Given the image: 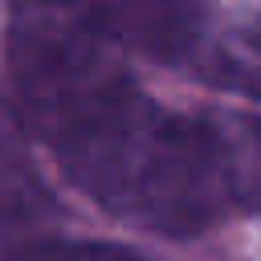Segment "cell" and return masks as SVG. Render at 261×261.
Listing matches in <instances>:
<instances>
[{
  "mask_svg": "<svg viewBox=\"0 0 261 261\" xmlns=\"http://www.w3.org/2000/svg\"><path fill=\"white\" fill-rule=\"evenodd\" d=\"M188 61L212 86L261 102V4L232 8L212 33H200Z\"/></svg>",
  "mask_w": 261,
  "mask_h": 261,
  "instance_id": "3957f363",
  "label": "cell"
},
{
  "mask_svg": "<svg viewBox=\"0 0 261 261\" xmlns=\"http://www.w3.org/2000/svg\"><path fill=\"white\" fill-rule=\"evenodd\" d=\"M220 147H224L228 204H241L261 216V118L220 122Z\"/></svg>",
  "mask_w": 261,
  "mask_h": 261,
  "instance_id": "5b68a950",
  "label": "cell"
},
{
  "mask_svg": "<svg viewBox=\"0 0 261 261\" xmlns=\"http://www.w3.org/2000/svg\"><path fill=\"white\" fill-rule=\"evenodd\" d=\"M8 69L33 130L77 192L147 232L192 237L228 208L220 118L143 94L73 0H16Z\"/></svg>",
  "mask_w": 261,
  "mask_h": 261,
  "instance_id": "6da1fadb",
  "label": "cell"
},
{
  "mask_svg": "<svg viewBox=\"0 0 261 261\" xmlns=\"http://www.w3.org/2000/svg\"><path fill=\"white\" fill-rule=\"evenodd\" d=\"M53 204L49 192L37 179V167L29 163L24 139L12 122V114L0 106V245L24 253L37 245V228L49 220Z\"/></svg>",
  "mask_w": 261,
  "mask_h": 261,
  "instance_id": "277c9868",
  "label": "cell"
},
{
  "mask_svg": "<svg viewBox=\"0 0 261 261\" xmlns=\"http://www.w3.org/2000/svg\"><path fill=\"white\" fill-rule=\"evenodd\" d=\"M12 261H147V257L110 241H37Z\"/></svg>",
  "mask_w": 261,
  "mask_h": 261,
  "instance_id": "8992f818",
  "label": "cell"
},
{
  "mask_svg": "<svg viewBox=\"0 0 261 261\" xmlns=\"http://www.w3.org/2000/svg\"><path fill=\"white\" fill-rule=\"evenodd\" d=\"M118 49L188 61L204 33V0H73Z\"/></svg>",
  "mask_w": 261,
  "mask_h": 261,
  "instance_id": "7a4b0ae2",
  "label": "cell"
}]
</instances>
